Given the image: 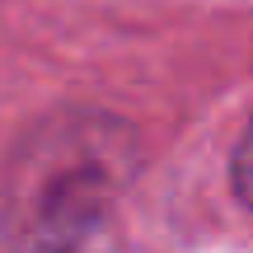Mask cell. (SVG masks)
I'll return each instance as SVG.
<instances>
[{"mask_svg": "<svg viewBox=\"0 0 253 253\" xmlns=\"http://www.w3.org/2000/svg\"><path fill=\"white\" fill-rule=\"evenodd\" d=\"M230 173H235V192L253 207V118L244 126V136H239L235 145V160H230Z\"/></svg>", "mask_w": 253, "mask_h": 253, "instance_id": "cell-1", "label": "cell"}]
</instances>
